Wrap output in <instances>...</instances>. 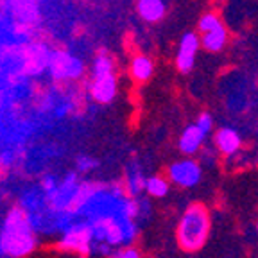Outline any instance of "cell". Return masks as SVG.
<instances>
[{
    "instance_id": "cell-12",
    "label": "cell",
    "mask_w": 258,
    "mask_h": 258,
    "mask_svg": "<svg viewBox=\"0 0 258 258\" xmlns=\"http://www.w3.org/2000/svg\"><path fill=\"white\" fill-rule=\"evenodd\" d=\"M205 137H206V133H203L196 124L188 125L181 133V137H179V144H177L179 145V151H181L183 154L192 156V154H196L203 147Z\"/></svg>"
},
{
    "instance_id": "cell-11",
    "label": "cell",
    "mask_w": 258,
    "mask_h": 258,
    "mask_svg": "<svg viewBox=\"0 0 258 258\" xmlns=\"http://www.w3.org/2000/svg\"><path fill=\"white\" fill-rule=\"evenodd\" d=\"M154 74V63L149 56L145 54H135L131 63H129V76L135 83L144 85L153 77Z\"/></svg>"
},
{
    "instance_id": "cell-3",
    "label": "cell",
    "mask_w": 258,
    "mask_h": 258,
    "mask_svg": "<svg viewBox=\"0 0 258 258\" xmlns=\"http://www.w3.org/2000/svg\"><path fill=\"white\" fill-rule=\"evenodd\" d=\"M47 72L50 79L57 85H70L85 77L86 64L81 57H77L67 48H56L48 57Z\"/></svg>"
},
{
    "instance_id": "cell-13",
    "label": "cell",
    "mask_w": 258,
    "mask_h": 258,
    "mask_svg": "<svg viewBox=\"0 0 258 258\" xmlns=\"http://www.w3.org/2000/svg\"><path fill=\"white\" fill-rule=\"evenodd\" d=\"M226 43H228V31H226L224 24L214 31L201 34V48H205L208 52H219L226 47Z\"/></svg>"
},
{
    "instance_id": "cell-21",
    "label": "cell",
    "mask_w": 258,
    "mask_h": 258,
    "mask_svg": "<svg viewBox=\"0 0 258 258\" xmlns=\"http://www.w3.org/2000/svg\"><path fill=\"white\" fill-rule=\"evenodd\" d=\"M57 185H59V181H57L54 176H43L40 181V188L43 190L45 196H48V194H52L54 190L57 188Z\"/></svg>"
},
{
    "instance_id": "cell-20",
    "label": "cell",
    "mask_w": 258,
    "mask_h": 258,
    "mask_svg": "<svg viewBox=\"0 0 258 258\" xmlns=\"http://www.w3.org/2000/svg\"><path fill=\"white\" fill-rule=\"evenodd\" d=\"M196 125L201 129L203 133L208 135L210 131L214 129V117H212L210 113H201V115L198 117V122H196Z\"/></svg>"
},
{
    "instance_id": "cell-2",
    "label": "cell",
    "mask_w": 258,
    "mask_h": 258,
    "mask_svg": "<svg viewBox=\"0 0 258 258\" xmlns=\"http://www.w3.org/2000/svg\"><path fill=\"white\" fill-rule=\"evenodd\" d=\"M210 231V215L203 205H192L177 226V242L185 251H198L205 246Z\"/></svg>"
},
{
    "instance_id": "cell-5",
    "label": "cell",
    "mask_w": 258,
    "mask_h": 258,
    "mask_svg": "<svg viewBox=\"0 0 258 258\" xmlns=\"http://www.w3.org/2000/svg\"><path fill=\"white\" fill-rule=\"evenodd\" d=\"M88 95L97 104H109L115 101L118 93V79L117 74H106V76H95L88 79Z\"/></svg>"
},
{
    "instance_id": "cell-16",
    "label": "cell",
    "mask_w": 258,
    "mask_h": 258,
    "mask_svg": "<svg viewBox=\"0 0 258 258\" xmlns=\"http://www.w3.org/2000/svg\"><path fill=\"white\" fill-rule=\"evenodd\" d=\"M145 192L149 194L151 198H165L169 192V181L161 176H153L149 179H145Z\"/></svg>"
},
{
    "instance_id": "cell-6",
    "label": "cell",
    "mask_w": 258,
    "mask_h": 258,
    "mask_svg": "<svg viewBox=\"0 0 258 258\" xmlns=\"http://www.w3.org/2000/svg\"><path fill=\"white\" fill-rule=\"evenodd\" d=\"M199 48H201V38L198 32H185L179 40V47L176 52V67L179 72H192V69L196 67V56H198Z\"/></svg>"
},
{
    "instance_id": "cell-17",
    "label": "cell",
    "mask_w": 258,
    "mask_h": 258,
    "mask_svg": "<svg viewBox=\"0 0 258 258\" xmlns=\"http://www.w3.org/2000/svg\"><path fill=\"white\" fill-rule=\"evenodd\" d=\"M221 25H222V20L219 18V15H215V13H205L198 22V31L201 32V34H205V32L214 31V29L221 27Z\"/></svg>"
},
{
    "instance_id": "cell-18",
    "label": "cell",
    "mask_w": 258,
    "mask_h": 258,
    "mask_svg": "<svg viewBox=\"0 0 258 258\" xmlns=\"http://www.w3.org/2000/svg\"><path fill=\"white\" fill-rule=\"evenodd\" d=\"M99 165H101V161L97 160V158H93V156H85V154H81V156L77 158V161H76L77 172H81V174H88V172H92V170L99 169Z\"/></svg>"
},
{
    "instance_id": "cell-22",
    "label": "cell",
    "mask_w": 258,
    "mask_h": 258,
    "mask_svg": "<svg viewBox=\"0 0 258 258\" xmlns=\"http://www.w3.org/2000/svg\"><path fill=\"white\" fill-rule=\"evenodd\" d=\"M256 230H258V224H256Z\"/></svg>"
},
{
    "instance_id": "cell-4",
    "label": "cell",
    "mask_w": 258,
    "mask_h": 258,
    "mask_svg": "<svg viewBox=\"0 0 258 258\" xmlns=\"http://www.w3.org/2000/svg\"><path fill=\"white\" fill-rule=\"evenodd\" d=\"M93 231L90 221L70 222L63 230V237L57 240V249L77 253L79 256L86 258L92 254Z\"/></svg>"
},
{
    "instance_id": "cell-9",
    "label": "cell",
    "mask_w": 258,
    "mask_h": 258,
    "mask_svg": "<svg viewBox=\"0 0 258 258\" xmlns=\"http://www.w3.org/2000/svg\"><path fill=\"white\" fill-rule=\"evenodd\" d=\"M215 147L224 156H233L240 151L242 138L233 127H221L215 133Z\"/></svg>"
},
{
    "instance_id": "cell-15",
    "label": "cell",
    "mask_w": 258,
    "mask_h": 258,
    "mask_svg": "<svg viewBox=\"0 0 258 258\" xmlns=\"http://www.w3.org/2000/svg\"><path fill=\"white\" fill-rule=\"evenodd\" d=\"M115 72V59L113 56H109L106 50H99L95 54L92 61V67H90V77L95 76H106V74Z\"/></svg>"
},
{
    "instance_id": "cell-8",
    "label": "cell",
    "mask_w": 258,
    "mask_h": 258,
    "mask_svg": "<svg viewBox=\"0 0 258 258\" xmlns=\"http://www.w3.org/2000/svg\"><path fill=\"white\" fill-rule=\"evenodd\" d=\"M50 52L43 43H29L24 47V74L25 76H40L48 67Z\"/></svg>"
},
{
    "instance_id": "cell-14",
    "label": "cell",
    "mask_w": 258,
    "mask_h": 258,
    "mask_svg": "<svg viewBox=\"0 0 258 258\" xmlns=\"http://www.w3.org/2000/svg\"><path fill=\"white\" fill-rule=\"evenodd\" d=\"M125 192L131 198H138L142 194V190H145V179L142 174L140 167L137 163H131L127 169V176H125Z\"/></svg>"
},
{
    "instance_id": "cell-1",
    "label": "cell",
    "mask_w": 258,
    "mask_h": 258,
    "mask_svg": "<svg viewBox=\"0 0 258 258\" xmlns=\"http://www.w3.org/2000/svg\"><path fill=\"white\" fill-rule=\"evenodd\" d=\"M34 231L27 210L22 205L13 206L0 228V254L6 258L29 256L38 246Z\"/></svg>"
},
{
    "instance_id": "cell-10",
    "label": "cell",
    "mask_w": 258,
    "mask_h": 258,
    "mask_svg": "<svg viewBox=\"0 0 258 258\" xmlns=\"http://www.w3.org/2000/svg\"><path fill=\"white\" fill-rule=\"evenodd\" d=\"M137 13L147 24H158L165 18L167 4L165 0H137Z\"/></svg>"
},
{
    "instance_id": "cell-19",
    "label": "cell",
    "mask_w": 258,
    "mask_h": 258,
    "mask_svg": "<svg viewBox=\"0 0 258 258\" xmlns=\"http://www.w3.org/2000/svg\"><path fill=\"white\" fill-rule=\"evenodd\" d=\"M109 258H142V254L137 247L124 246V247H115V251H113V254Z\"/></svg>"
},
{
    "instance_id": "cell-7",
    "label": "cell",
    "mask_w": 258,
    "mask_h": 258,
    "mask_svg": "<svg viewBox=\"0 0 258 258\" xmlns=\"http://www.w3.org/2000/svg\"><path fill=\"white\" fill-rule=\"evenodd\" d=\"M169 179L174 185L190 188V186L198 185L201 179V165L196 160L174 161L169 167Z\"/></svg>"
}]
</instances>
